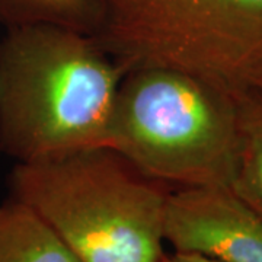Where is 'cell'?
Returning a JSON list of instances; mask_svg holds the SVG:
<instances>
[{
    "label": "cell",
    "mask_w": 262,
    "mask_h": 262,
    "mask_svg": "<svg viewBox=\"0 0 262 262\" xmlns=\"http://www.w3.org/2000/svg\"><path fill=\"white\" fill-rule=\"evenodd\" d=\"M168 256L169 262H222L194 252H173Z\"/></svg>",
    "instance_id": "cell-9"
},
{
    "label": "cell",
    "mask_w": 262,
    "mask_h": 262,
    "mask_svg": "<svg viewBox=\"0 0 262 262\" xmlns=\"http://www.w3.org/2000/svg\"><path fill=\"white\" fill-rule=\"evenodd\" d=\"M170 189L111 147L18 163L13 200L31 207L80 262H162Z\"/></svg>",
    "instance_id": "cell-2"
},
{
    "label": "cell",
    "mask_w": 262,
    "mask_h": 262,
    "mask_svg": "<svg viewBox=\"0 0 262 262\" xmlns=\"http://www.w3.org/2000/svg\"><path fill=\"white\" fill-rule=\"evenodd\" d=\"M91 37L124 75L196 76L232 96L262 95V0H88Z\"/></svg>",
    "instance_id": "cell-4"
},
{
    "label": "cell",
    "mask_w": 262,
    "mask_h": 262,
    "mask_svg": "<svg viewBox=\"0 0 262 262\" xmlns=\"http://www.w3.org/2000/svg\"><path fill=\"white\" fill-rule=\"evenodd\" d=\"M162 262H169V256H168V255H165V258L162 259Z\"/></svg>",
    "instance_id": "cell-10"
},
{
    "label": "cell",
    "mask_w": 262,
    "mask_h": 262,
    "mask_svg": "<svg viewBox=\"0 0 262 262\" xmlns=\"http://www.w3.org/2000/svg\"><path fill=\"white\" fill-rule=\"evenodd\" d=\"M163 234L173 252L222 262H262V215L230 188L170 189Z\"/></svg>",
    "instance_id": "cell-5"
},
{
    "label": "cell",
    "mask_w": 262,
    "mask_h": 262,
    "mask_svg": "<svg viewBox=\"0 0 262 262\" xmlns=\"http://www.w3.org/2000/svg\"><path fill=\"white\" fill-rule=\"evenodd\" d=\"M0 262H80L56 232L27 204L0 206Z\"/></svg>",
    "instance_id": "cell-6"
},
{
    "label": "cell",
    "mask_w": 262,
    "mask_h": 262,
    "mask_svg": "<svg viewBox=\"0 0 262 262\" xmlns=\"http://www.w3.org/2000/svg\"><path fill=\"white\" fill-rule=\"evenodd\" d=\"M239 122V156L230 189L262 215V95L234 96Z\"/></svg>",
    "instance_id": "cell-7"
},
{
    "label": "cell",
    "mask_w": 262,
    "mask_h": 262,
    "mask_svg": "<svg viewBox=\"0 0 262 262\" xmlns=\"http://www.w3.org/2000/svg\"><path fill=\"white\" fill-rule=\"evenodd\" d=\"M122 77L86 32L12 27L0 42V147L18 163L110 147Z\"/></svg>",
    "instance_id": "cell-1"
},
{
    "label": "cell",
    "mask_w": 262,
    "mask_h": 262,
    "mask_svg": "<svg viewBox=\"0 0 262 262\" xmlns=\"http://www.w3.org/2000/svg\"><path fill=\"white\" fill-rule=\"evenodd\" d=\"M0 19L9 27L53 24L91 34L88 0H0Z\"/></svg>",
    "instance_id": "cell-8"
},
{
    "label": "cell",
    "mask_w": 262,
    "mask_h": 262,
    "mask_svg": "<svg viewBox=\"0 0 262 262\" xmlns=\"http://www.w3.org/2000/svg\"><path fill=\"white\" fill-rule=\"evenodd\" d=\"M110 147L166 187L230 188L239 156L234 96L175 69L124 75Z\"/></svg>",
    "instance_id": "cell-3"
}]
</instances>
